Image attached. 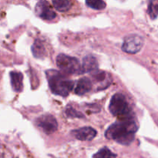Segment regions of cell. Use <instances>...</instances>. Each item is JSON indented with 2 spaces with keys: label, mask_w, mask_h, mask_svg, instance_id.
<instances>
[{
  "label": "cell",
  "mask_w": 158,
  "mask_h": 158,
  "mask_svg": "<svg viewBox=\"0 0 158 158\" xmlns=\"http://www.w3.org/2000/svg\"><path fill=\"white\" fill-rule=\"evenodd\" d=\"M138 123L134 114L111 124L105 133L107 139L114 140L122 145H129L134 141Z\"/></svg>",
  "instance_id": "cell-1"
},
{
  "label": "cell",
  "mask_w": 158,
  "mask_h": 158,
  "mask_svg": "<svg viewBox=\"0 0 158 158\" xmlns=\"http://www.w3.org/2000/svg\"><path fill=\"white\" fill-rule=\"evenodd\" d=\"M46 74L52 94L64 97L69 95L73 88V81L68 80L63 73L58 71L47 70Z\"/></svg>",
  "instance_id": "cell-2"
},
{
  "label": "cell",
  "mask_w": 158,
  "mask_h": 158,
  "mask_svg": "<svg viewBox=\"0 0 158 158\" xmlns=\"http://www.w3.org/2000/svg\"><path fill=\"white\" fill-rule=\"evenodd\" d=\"M109 110L110 112L118 117L119 120L134 114L126 97L121 94H116L113 96L109 105Z\"/></svg>",
  "instance_id": "cell-3"
},
{
  "label": "cell",
  "mask_w": 158,
  "mask_h": 158,
  "mask_svg": "<svg viewBox=\"0 0 158 158\" xmlns=\"http://www.w3.org/2000/svg\"><path fill=\"white\" fill-rule=\"evenodd\" d=\"M56 65L59 69L66 74H80L82 66L75 57L65 54H59L56 57Z\"/></svg>",
  "instance_id": "cell-4"
},
{
  "label": "cell",
  "mask_w": 158,
  "mask_h": 158,
  "mask_svg": "<svg viewBox=\"0 0 158 158\" xmlns=\"http://www.w3.org/2000/svg\"><path fill=\"white\" fill-rule=\"evenodd\" d=\"M143 46V39L139 35H130L125 38L122 45V49L125 52L135 54L142 49Z\"/></svg>",
  "instance_id": "cell-5"
},
{
  "label": "cell",
  "mask_w": 158,
  "mask_h": 158,
  "mask_svg": "<svg viewBox=\"0 0 158 158\" xmlns=\"http://www.w3.org/2000/svg\"><path fill=\"white\" fill-rule=\"evenodd\" d=\"M36 124L46 134L55 132L58 127V123L55 117L50 114L42 115L36 120Z\"/></svg>",
  "instance_id": "cell-6"
},
{
  "label": "cell",
  "mask_w": 158,
  "mask_h": 158,
  "mask_svg": "<svg viewBox=\"0 0 158 158\" xmlns=\"http://www.w3.org/2000/svg\"><path fill=\"white\" fill-rule=\"evenodd\" d=\"M35 11L39 17L44 20H52L56 18V14L46 0H40L35 5Z\"/></svg>",
  "instance_id": "cell-7"
},
{
  "label": "cell",
  "mask_w": 158,
  "mask_h": 158,
  "mask_svg": "<svg viewBox=\"0 0 158 158\" xmlns=\"http://www.w3.org/2000/svg\"><path fill=\"white\" fill-rule=\"evenodd\" d=\"M72 134L77 140L82 141H89L95 138L97 136V131L90 127H85L72 131Z\"/></svg>",
  "instance_id": "cell-8"
},
{
  "label": "cell",
  "mask_w": 158,
  "mask_h": 158,
  "mask_svg": "<svg viewBox=\"0 0 158 158\" xmlns=\"http://www.w3.org/2000/svg\"><path fill=\"white\" fill-rule=\"evenodd\" d=\"M82 66V72L83 73H93L98 69V63L97 59L93 56H87L83 58Z\"/></svg>",
  "instance_id": "cell-9"
},
{
  "label": "cell",
  "mask_w": 158,
  "mask_h": 158,
  "mask_svg": "<svg viewBox=\"0 0 158 158\" xmlns=\"http://www.w3.org/2000/svg\"><path fill=\"white\" fill-rule=\"evenodd\" d=\"M91 88H92V83L90 80L86 77H83L77 81L75 86V94L80 96L83 95L90 91Z\"/></svg>",
  "instance_id": "cell-10"
},
{
  "label": "cell",
  "mask_w": 158,
  "mask_h": 158,
  "mask_svg": "<svg viewBox=\"0 0 158 158\" xmlns=\"http://www.w3.org/2000/svg\"><path fill=\"white\" fill-rule=\"evenodd\" d=\"M23 77L19 72L12 71L10 73V81L12 88L15 92H21L23 88Z\"/></svg>",
  "instance_id": "cell-11"
},
{
  "label": "cell",
  "mask_w": 158,
  "mask_h": 158,
  "mask_svg": "<svg viewBox=\"0 0 158 158\" xmlns=\"http://www.w3.org/2000/svg\"><path fill=\"white\" fill-rule=\"evenodd\" d=\"M52 2L54 8L59 12H66L72 6L70 0H52Z\"/></svg>",
  "instance_id": "cell-12"
},
{
  "label": "cell",
  "mask_w": 158,
  "mask_h": 158,
  "mask_svg": "<svg viewBox=\"0 0 158 158\" xmlns=\"http://www.w3.org/2000/svg\"><path fill=\"white\" fill-rule=\"evenodd\" d=\"M32 51L33 56L36 58L41 59L46 55V49H45L42 42L40 40L35 41V43L32 46Z\"/></svg>",
  "instance_id": "cell-13"
},
{
  "label": "cell",
  "mask_w": 158,
  "mask_h": 158,
  "mask_svg": "<svg viewBox=\"0 0 158 158\" xmlns=\"http://www.w3.org/2000/svg\"><path fill=\"white\" fill-rule=\"evenodd\" d=\"M148 12L151 19H156L158 16V0H151L148 5Z\"/></svg>",
  "instance_id": "cell-14"
},
{
  "label": "cell",
  "mask_w": 158,
  "mask_h": 158,
  "mask_svg": "<svg viewBox=\"0 0 158 158\" xmlns=\"http://www.w3.org/2000/svg\"><path fill=\"white\" fill-rule=\"evenodd\" d=\"M86 4L88 7L95 10H102L106 6L103 0H86Z\"/></svg>",
  "instance_id": "cell-15"
},
{
  "label": "cell",
  "mask_w": 158,
  "mask_h": 158,
  "mask_svg": "<svg viewBox=\"0 0 158 158\" xmlns=\"http://www.w3.org/2000/svg\"><path fill=\"white\" fill-rule=\"evenodd\" d=\"M94 158H116L117 154H114L109 148H103L94 155Z\"/></svg>",
  "instance_id": "cell-16"
},
{
  "label": "cell",
  "mask_w": 158,
  "mask_h": 158,
  "mask_svg": "<svg viewBox=\"0 0 158 158\" xmlns=\"http://www.w3.org/2000/svg\"><path fill=\"white\" fill-rule=\"evenodd\" d=\"M66 114L67 115V117H77V118H82L83 117V115L80 112H78V111L76 110L73 108L70 107V106H68L66 109Z\"/></svg>",
  "instance_id": "cell-17"
}]
</instances>
